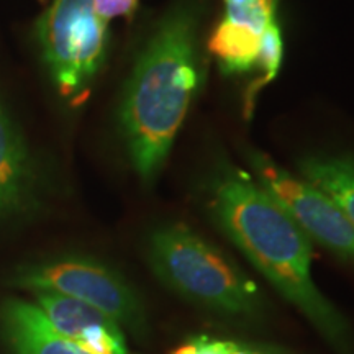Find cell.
I'll return each mask as SVG.
<instances>
[{
  "label": "cell",
  "instance_id": "obj_1",
  "mask_svg": "<svg viewBox=\"0 0 354 354\" xmlns=\"http://www.w3.org/2000/svg\"><path fill=\"white\" fill-rule=\"evenodd\" d=\"M203 201L225 236L322 338L338 354H354L348 320L313 281L312 241L254 176L216 162L203 184Z\"/></svg>",
  "mask_w": 354,
  "mask_h": 354
},
{
  "label": "cell",
  "instance_id": "obj_2",
  "mask_svg": "<svg viewBox=\"0 0 354 354\" xmlns=\"http://www.w3.org/2000/svg\"><path fill=\"white\" fill-rule=\"evenodd\" d=\"M202 79L198 13L180 3L166 13L146 43L122 100L123 138L145 183L165 167Z\"/></svg>",
  "mask_w": 354,
  "mask_h": 354
},
{
  "label": "cell",
  "instance_id": "obj_3",
  "mask_svg": "<svg viewBox=\"0 0 354 354\" xmlns=\"http://www.w3.org/2000/svg\"><path fill=\"white\" fill-rule=\"evenodd\" d=\"M148 261L162 284L189 302L228 318H254L264 300L254 281L218 248L184 223L149 234Z\"/></svg>",
  "mask_w": 354,
  "mask_h": 354
},
{
  "label": "cell",
  "instance_id": "obj_4",
  "mask_svg": "<svg viewBox=\"0 0 354 354\" xmlns=\"http://www.w3.org/2000/svg\"><path fill=\"white\" fill-rule=\"evenodd\" d=\"M43 57L63 97L81 100L104 64L109 21L94 0H53L38 21Z\"/></svg>",
  "mask_w": 354,
  "mask_h": 354
},
{
  "label": "cell",
  "instance_id": "obj_5",
  "mask_svg": "<svg viewBox=\"0 0 354 354\" xmlns=\"http://www.w3.org/2000/svg\"><path fill=\"white\" fill-rule=\"evenodd\" d=\"M12 284L32 292H57L81 300L113 318L120 326L143 331L145 308L120 274L86 258H61L26 264L12 274Z\"/></svg>",
  "mask_w": 354,
  "mask_h": 354
},
{
  "label": "cell",
  "instance_id": "obj_6",
  "mask_svg": "<svg viewBox=\"0 0 354 354\" xmlns=\"http://www.w3.org/2000/svg\"><path fill=\"white\" fill-rule=\"evenodd\" d=\"M246 161L254 179L281 203L310 241L354 266V225L328 194L279 166L259 149H248Z\"/></svg>",
  "mask_w": 354,
  "mask_h": 354
},
{
  "label": "cell",
  "instance_id": "obj_7",
  "mask_svg": "<svg viewBox=\"0 0 354 354\" xmlns=\"http://www.w3.org/2000/svg\"><path fill=\"white\" fill-rule=\"evenodd\" d=\"M51 325L87 354H130L122 326L99 308L57 292H35Z\"/></svg>",
  "mask_w": 354,
  "mask_h": 354
},
{
  "label": "cell",
  "instance_id": "obj_8",
  "mask_svg": "<svg viewBox=\"0 0 354 354\" xmlns=\"http://www.w3.org/2000/svg\"><path fill=\"white\" fill-rule=\"evenodd\" d=\"M0 328L10 354H87L61 335L37 304L10 299L0 312Z\"/></svg>",
  "mask_w": 354,
  "mask_h": 354
},
{
  "label": "cell",
  "instance_id": "obj_9",
  "mask_svg": "<svg viewBox=\"0 0 354 354\" xmlns=\"http://www.w3.org/2000/svg\"><path fill=\"white\" fill-rule=\"evenodd\" d=\"M32 185L24 138L0 105V220L24 209L32 197Z\"/></svg>",
  "mask_w": 354,
  "mask_h": 354
},
{
  "label": "cell",
  "instance_id": "obj_10",
  "mask_svg": "<svg viewBox=\"0 0 354 354\" xmlns=\"http://www.w3.org/2000/svg\"><path fill=\"white\" fill-rule=\"evenodd\" d=\"M297 167L299 176L328 194L354 225V154H310Z\"/></svg>",
  "mask_w": 354,
  "mask_h": 354
},
{
  "label": "cell",
  "instance_id": "obj_11",
  "mask_svg": "<svg viewBox=\"0 0 354 354\" xmlns=\"http://www.w3.org/2000/svg\"><path fill=\"white\" fill-rule=\"evenodd\" d=\"M263 33L221 19L207 41V50L215 56L223 74L248 73L254 69Z\"/></svg>",
  "mask_w": 354,
  "mask_h": 354
},
{
  "label": "cell",
  "instance_id": "obj_12",
  "mask_svg": "<svg viewBox=\"0 0 354 354\" xmlns=\"http://www.w3.org/2000/svg\"><path fill=\"white\" fill-rule=\"evenodd\" d=\"M282 57H284V39H282L281 26L277 20L272 19L266 26L263 38H261V46L258 57H256L254 71H258V77L250 84L245 94V117L250 118L253 115L256 97L261 88L268 86L272 79L281 71Z\"/></svg>",
  "mask_w": 354,
  "mask_h": 354
},
{
  "label": "cell",
  "instance_id": "obj_13",
  "mask_svg": "<svg viewBox=\"0 0 354 354\" xmlns=\"http://www.w3.org/2000/svg\"><path fill=\"white\" fill-rule=\"evenodd\" d=\"M172 354H269L233 339L198 335L185 339Z\"/></svg>",
  "mask_w": 354,
  "mask_h": 354
},
{
  "label": "cell",
  "instance_id": "obj_14",
  "mask_svg": "<svg viewBox=\"0 0 354 354\" xmlns=\"http://www.w3.org/2000/svg\"><path fill=\"white\" fill-rule=\"evenodd\" d=\"M94 6L102 19L110 21L120 17L130 19L136 10L138 0H94Z\"/></svg>",
  "mask_w": 354,
  "mask_h": 354
},
{
  "label": "cell",
  "instance_id": "obj_15",
  "mask_svg": "<svg viewBox=\"0 0 354 354\" xmlns=\"http://www.w3.org/2000/svg\"><path fill=\"white\" fill-rule=\"evenodd\" d=\"M277 0H223V10H248V8L276 7Z\"/></svg>",
  "mask_w": 354,
  "mask_h": 354
}]
</instances>
